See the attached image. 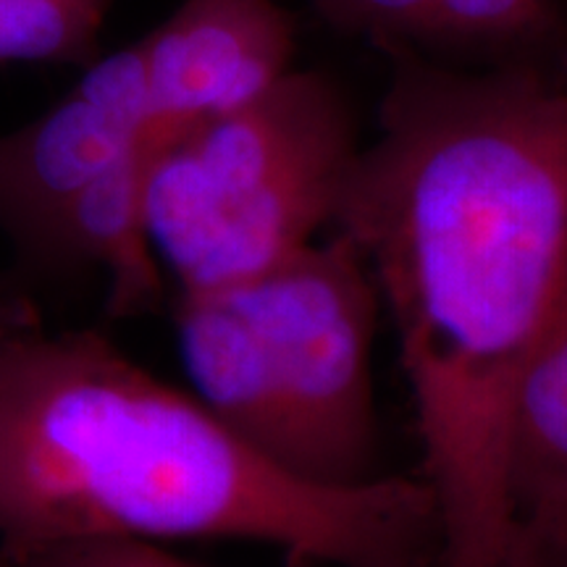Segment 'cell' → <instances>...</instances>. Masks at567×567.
<instances>
[{"mask_svg":"<svg viewBox=\"0 0 567 567\" xmlns=\"http://www.w3.org/2000/svg\"><path fill=\"white\" fill-rule=\"evenodd\" d=\"M331 229L392 318L452 565L513 530V396L567 268V87L528 63L400 59Z\"/></svg>","mask_w":567,"mask_h":567,"instance_id":"1","label":"cell"},{"mask_svg":"<svg viewBox=\"0 0 567 567\" xmlns=\"http://www.w3.org/2000/svg\"><path fill=\"white\" fill-rule=\"evenodd\" d=\"M32 321H34V313L30 305L21 300V297L0 289V334L13 329V326L32 323Z\"/></svg>","mask_w":567,"mask_h":567,"instance_id":"13","label":"cell"},{"mask_svg":"<svg viewBox=\"0 0 567 567\" xmlns=\"http://www.w3.org/2000/svg\"><path fill=\"white\" fill-rule=\"evenodd\" d=\"M421 567H567V526L542 528L513 523L505 544L481 563L452 565L434 555Z\"/></svg>","mask_w":567,"mask_h":567,"instance_id":"12","label":"cell"},{"mask_svg":"<svg viewBox=\"0 0 567 567\" xmlns=\"http://www.w3.org/2000/svg\"><path fill=\"white\" fill-rule=\"evenodd\" d=\"M179 132L163 118L140 42L95 61L38 122L0 134V229L53 266L63 221L92 184Z\"/></svg>","mask_w":567,"mask_h":567,"instance_id":"5","label":"cell"},{"mask_svg":"<svg viewBox=\"0 0 567 567\" xmlns=\"http://www.w3.org/2000/svg\"><path fill=\"white\" fill-rule=\"evenodd\" d=\"M360 145L350 105L318 71L279 76L155 155L145 229L176 295L247 281L334 226Z\"/></svg>","mask_w":567,"mask_h":567,"instance_id":"4","label":"cell"},{"mask_svg":"<svg viewBox=\"0 0 567 567\" xmlns=\"http://www.w3.org/2000/svg\"><path fill=\"white\" fill-rule=\"evenodd\" d=\"M379 316L371 274L339 231L247 281L176 295L193 394L268 463L326 488L381 476Z\"/></svg>","mask_w":567,"mask_h":567,"instance_id":"3","label":"cell"},{"mask_svg":"<svg viewBox=\"0 0 567 567\" xmlns=\"http://www.w3.org/2000/svg\"><path fill=\"white\" fill-rule=\"evenodd\" d=\"M92 538L250 542L289 567H421L439 549L417 476L308 484L97 331L0 334V549Z\"/></svg>","mask_w":567,"mask_h":567,"instance_id":"2","label":"cell"},{"mask_svg":"<svg viewBox=\"0 0 567 567\" xmlns=\"http://www.w3.org/2000/svg\"><path fill=\"white\" fill-rule=\"evenodd\" d=\"M140 45L163 118L187 130L287 74L295 24L276 0H184Z\"/></svg>","mask_w":567,"mask_h":567,"instance_id":"6","label":"cell"},{"mask_svg":"<svg viewBox=\"0 0 567 567\" xmlns=\"http://www.w3.org/2000/svg\"><path fill=\"white\" fill-rule=\"evenodd\" d=\"M111 0H0V61H92Z\"/></svg>","mask_w":567,"mask_h":567,"instance_id":"8","label":"cell"},{"mask_svg":"<svg viewBox=\"0 0 567 567\" xmlns=\"http://www.w3.org/2000/svg\"><path fill=\"white\" fill-rule=\"evenodd\" d=\"M507 492L515 523L567 526V268L515 386Z\"/></svg>","mask_w":567,"mask_h":567,"instance_id":"7","label":"cell"},{"mask_svg":"<svg viewBox=\"0 0 567 567\" xmlns=\"http://www.w3.org/2000/svg\"><path fill=\"white\" fill-rule=\"evenodd\" d=\"M339 30L368 34L375 42H405L431 40L429 0H313Z\"/></svg>","mask_w":567,"mask_h":567,"instance_id":"10","label":"cell"},{"mask_svg":"<svg viewBox=\"0 0 567 567\" xmlns=\"http://www.w3.org/2000/svg\"><path fill=\"white\" fill-rule=\"evenodd\" d=\"M431 40L528 45L559 27L557 0H429Z\"/></svg>","mask_w":567,"mask_h":567,"instance_id":"9","label":"cell"},{"mask_svg":"<svg viewBox=\"0 0 567 567\" xmlns=\"http://www.w3.org/2000/svg\"><path fill=\"white\" fill-rule=\"evenodd\" d=\"M0 567H21V565H19L17 559H13V557L6 555L3 549H0Z\"/></svg>","mask_w":567,"mask_h":567,"instance_id":"14","label":"cell"},{"mask_svg":"<svg viewBox=\"0 0 567 567\" xmlns=\"http://www.w3.org/2000/svg\"><path fill=\"white\" fill-rule=\"evenodd\" d=\"M21 567H203L189 563L166 544L134 542V538H92L19 557Z\"/></svg>","mask_w":567,"mask_h":567,"instance_id":"11","label":"cell"}]
</instances>
